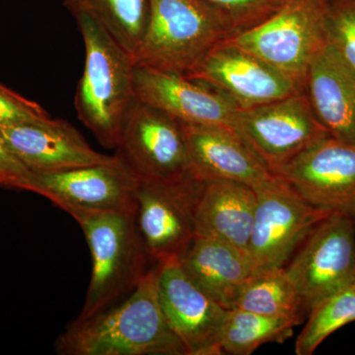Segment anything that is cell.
<instances>
[{"mask_svg":"<svg viewBox=\"0 0 355 355\" xmlns=\"http://www.w3.org/2000/svg\"><path fill=\"white\" fill-rule=\"evenodd\" d=\"M157 289L168 323L188 355H221L219 335L227 309L186 275L178 258L156 263Z\"/></svg>","mask_w":355,"mask_h":355,"instance_id":"obj_14","label":"cell"},{"mask_svg":"<svg viewBox=\"0 0 355 355\" xmlns=\"http://www.w3.org/2000/svg\"><path fill=\"white\" fill-rule=\"evenodd\" d=\"M186 77L214 89L239 110L254 108L305 91V83L224 40Z\"/></svg>","mask_w":355,"mask_h":355,"instance_id":"obj_11","label":"cell"},{"mask_svg":"<svg viewBox=\"0 0 355 355\" xmlns=\"http://www.w3.org/2000/svg\"><path fill=\"white\" fill-rule=\"evenodd\" d=\"M178 260L186 275L227 310L232 308L243 284L254 275L247 251L216 238L196 236Z\"/></svg>","mask_w":355,"mask_h":355,"instance_id":"obj_19","label":"cell"},{"mask_svg":"<svg viewBox=\"0 0 355 355\" xmlns=\"http://www.w3.org/2000/svg\"><path fill=\"white\" fill-rule=\"evenodd\" d=\"M303 308L286 268L254 273L238 291L231 309L268 316H300Z\"/></svg>","mask_w":355,"mask_h":355,"instance_id":"obj_22","label":"cell"},{"mask_svg":"<svg viewBox=\"0 0 355 355\" xmlns=\"http://www.w3.org/2000/svg\"><path fill=\"white\" fill-rule=\"evenodd\" d=\"M305 93L330 137L355 144V72L329 43L308 67Z\"/></svg>","mask_w":355,"mask_h":355,"instance_id":"obj_18","label":"cell"},{"mask_svg":"<svg viewBox=\"0 0 355 355\" xmlns=\"http://www.w3.org/2000/svg\"><path fill=\"white\" fill-rule=\"evenodd\" d=\"M275 176L315 207L355 216V144L329 135L298 154Z\"/></svg>","mask_w":355,"mask_h":355,"instance_id":"obj_13","label":"cell"},{"mask_svg":"<svg viewBox=\"0 0 355 355\" xmlns=\"http://www.w3.org/2000/svg\"><path fill=\"white\" fill-rule=\"evenodd\" d=\"M85 46L74 106L81 123L105 148L116 149L135 99V62L86 9L73 14Z\"/></svg>","mask_w":355,"mask_h":355,"instance_id":"obj_2","label":"cell"},{"mask_svg":"<svg viewBox=\"0 0 355 355\" xmlns=\"http://www.w3.org/2000/svg\"><path fill=\"white\" fill-rule=\"evenodd\" d=\"M234 130L273 175L305 149L330 135L315 116L305 91L239 110Z\"/></svg>","mask_w":355,"mask_h":355,"instance_id":"obj_10","label":"cell"},{"mask_svg":"<svg viewBox=\"0 0 355 355\" xmlns=\"http://www.w3.org/2000/svg\"><path fill=\"white\" fill-rule=\"evenodd\" d=\"M327 39L355 72V0H330Z\"/></svg>","mask_w":355,"mask_h":355,"instance_id":"obj_26","label":"cell"},{"mask_svg":"<svg viewBox=\"0 0 355 355\" xmlns=\"http://www.w3.org/2000/svg\"><path fill=\"white\" fill-rule=\"evenodd\" d=\"M80 7L94 16L110 36L135 57L150 21V0H85Z\"/></svg>","mask_w":355,"mask_h":355,"instance_id":"obj_23","label":"cell"},{"mask_svg":"<svg viewBox=\"0 0 355 355\" xmlns=\"http://www.w3.org/2000/svg\"><path fill=\"white\" fill-rule=\"evenodd\" d=\"M254 191L257 205L248 247L254 275L284 268L313 229L334 214L310 205L277 176Z\"/></svg>","mask_w":355,"mask_h":355,"instance_id":"obj_6","label":"cell"},{"mask_svg":"<svg viewBox=\"0 0 355 355\" xmlns=\"http://www.w3.org/2000/svg\"><path fill=\"white\" fill-rule=\"evenodd\" d=\"M300 322V316H268L229 309L222 324L219 347L222 354L250 355L266 343L286 342Z\"/></svg>","mask_w":355,"mask_h":355,"instance_id":"obj_21","label":"cell"},{"mask_svg":"<svg viewBox=\"0 0 355 355\" xmlns=\"http://www.w3.org/2000/svg\"><path fill=\"white\" fill-rule=\"evenodd\" d=\"M55 347L64 355H188L161 306L156 266L121 304L72 322Z\"/></svg>","mask_w":355,"mask_h":355,"instance_id":"obj_1","label":"cell"},{"mask_svg":"<svg viewBox=\"0 0 355 355\" xmlns=\"http://www.w3.org/2000/svg\"><path fill=\"white\" fill-rule=\"evenodd\" d=\"M220 14L232 36L260 24L282 3L284 0H200Z\"/></svg>","mask_w":355,"mask_h":355,"instance_id":"obj_25","label":"cell"},{"mask_svg":"<svg viewBox=\"0 0 355 355\" xmlns=\"http://www.w3.org/2000/svg\"><path fill=\"white\" fill-rule=\"evenodd\" d=\"M139 179L114 154L100 164L55 173H29L16 188L50 200L67 214L73 211L133 214Z\"/></svg>","mask_w":355,"mask_h":355,"instance_id":"obj_7","label":"cell"},{"mask_svg":"<svg viewBox=\"0 0 355 355\" xmlns=\"http://www.w3.org/2000/svg\"><path fill=\"white\" fill-rule=\"evenodd\" d=\"M303 308L310 311L355 280V227L352 216L333 214L320 222L286 268Z\"/></svg>","mask_w":355,"mask_h":355,"instance_id":"obj_12","label":"cell"},{"mask_svg":"<svg viewBox=\"0 0 355 355\" xmlns=\"http://www.w3.org/2000/svg\"><path fill=\"white\" fill-rule=\"evenodd\" d=\"M135 65L186 76L217 44L232 37L226 21L200 0H150Z\"/></svg>","mask_w":355,"mask_h":355,"instance_id":"obj_4","label":"cell"},{"mask_svg":"<svg viewBox=\"0 0 355 355\" xmlns=\"http://www.w3.org/2000/svg\"><path fill=\"white\" fill-rule=\"evenodd\" d=\"M116 155L139 181H175L193 174L183 123L135 98Z\"/></svg>","mask_w":355,"mask_h":355,"instance_id":"obj_9","label":"cell"},{"mask_svg":"<svg viewBox=\"0 0 355 355\" xmlns=\"http://www.w3.org/2000/svg\"><path fill=\"white\" fill-rule=\"evenodd\" d=\"M135 95L139 101L189 125L234 130L239 109L214 89L180 74L135 65Z\"/></svg>","mask_w":355,"mask_h":355,"instance_id":"obj_15","label":"cell"},{"mask_svg":"<svg viewBox=\"0 0 355 355\" xmlns=\"http://www.w3.org/2000/svg\"><path fill=\"white\" fill-rule=\"evenodd\" d=\"M182 123L191 171L200 181L235 182L258 190L275 179L232 128Z\"/></svg>","mask_w":355,"mask_h":355,"instance_id":"obj_16","label":"cell"},{"mask_svg":"<svg viewBox=\"0 0 355 355\" xmlns=\"http://www.w3.org/2000/svg\"><path fill=\"white\" fill-rule=\"evenodd\" d=\"M309 313L295 342L297 355H312L331 334L355 322V292L352 286L336 292L317 303Z\"/></svg>","mask_w":355,"mask_h":355,"instance_id":"obj_24","label":"cell"},{"mask_svg":"<svg viewBox=\"0 0 355 355\" xmlns=\"http://www.w3.org/2000/svg\"><path fill=\"white\" fill-rule=\"evenodd\" d=\"M84 1L85 0H64V3L70 12L74 14Z\"/></svg>","mask_w":355,"mask_h":355,"instance_id":"obj_29","label":"cell"},{"mask_svg":"<svg viewBox=\"0 0 355 355\" xmlns=\"http://www.w3.org/2000/svg\"><path fill=\"white\" fill-rule=\"evenodd\" d=\"M38 103L26 99L0 84V128L51 120Z\"/></svg>","mask_w":355,"mask_h":355,"instance_id":"obj_27","label":"cell"},{"mask_svg":"<svg viewBox=\"0 0 355 355\" xmlns=\"http://www.w3.org/2000/svg\"><path fill=\"white\" fill-rule=\"evenodd\" d=\"M92 259L90 284L77 320L108 309L130 293L148 272L149 260L133 214L73 211Z\"/></svg>","mask_w":355,"mask_h":355,"instance_id":"obj_3","label":"cell"},{"mask_svg":"<svg viewBox=\"0 0 355 355\" xmlns=\"http://www.w3.org/2000/svg\"><path fill=\"white\" fill-rule=\"evenodd\" d=\"M257 205L251 187L205 182L196 207V236L216 238L248 252Z\"/></svg>","mask_w":355,"mask_h":355,"instance_id":"obj_20","label":"cell"},{"mask_svg":"<svg viewBox=\"0 0 355 355\" xmlns=\"http://www.w3.org/2000/svg\"><path fill=\"white\" fill-rule=\"evenodd\" d=\"M203 184L193 174L175 181L139 180L133 216L149 260L179 258L193 241Z\"/></svg>","mask_w":355,"mask_h":355,"instance_id":"obj_8","label":"cell"},{"mask_svg":"<svg viewBox=\"0 0 355 355\" xmlns=\"http://www.w3.org/2000/svg\"><path fill=\"white\" fill-rule=\"evenodd\" d=\"M352 288L354 289V291L355 292V280L354 284H352Z\"/></svg>","mask_w":355,"mask_h":355,"instance_id":"obj_30","label":"cell"},{"mask_svg":"<svg viewBox=\"0 0 355 355\" xmlns=\"http://www.w3.org/2000/svg\"><path fill=\"white\" fill-rule=\"evenodd\" d=\"M12 153L31 173H55L100 164L113 156L98 153L64 120L1 128Z\"/></svg>","mask_w":355,"mask_h":355,"instance_id":"obj_17","label":"cell"},{"mask_svg":"<svg viewBox=\"0 0 355 355\" xmlns=\"http://www.w3.org/2000/svg\"><path fill=\"white\" fill-rule=\"evenodd\" d=\"M330 0H284L260 24L228 38L305 83L308 67L328 43Z\"/></svg>","mask_w":355,"mask_h":355,"instance_id":"obj_5","label":"cell"},{"mask_svg":"<svg viewBox=\"0 0 355 355\" xmlns=\"http://www.w3.org/2000/svg\"><path fill=\"white\" fill-rule=\"evenodd\" d=\"M29 173V170L7 144L3 132L0 128V186L16 188Z\"/></svg>","mask_w":355,"mask_h":355,"instance_id":"obj_28","label":"cell"}]
</instances>
